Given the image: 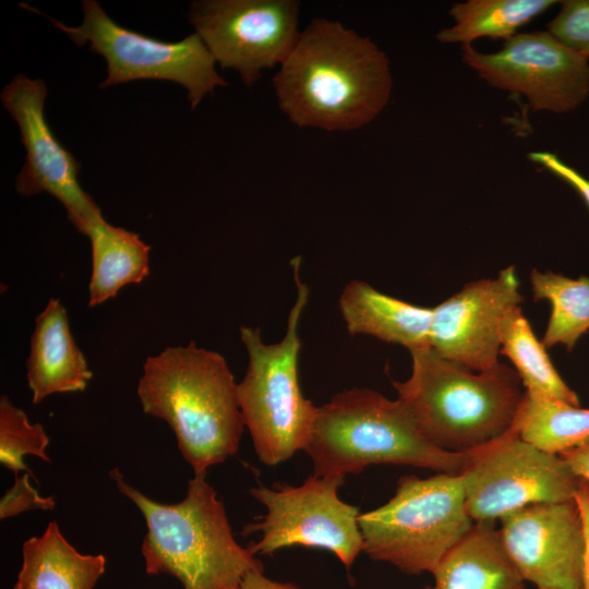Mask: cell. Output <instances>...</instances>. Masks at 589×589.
I'll return each instance as SVG.
<instances>
[{"label":"cell","instance_id":"1","mask_svg":"<svg viewBox=\"0 0 589 589\" xmlns=\"http://www.w3.org/2000/svg\"><path fill=\"white\" fill-rule=\"evenodd\" d=\"M277 103L297 127L352 131L373 121L393 87L389 59L369 37L314 19L273 77Z\"/></svg>","mask_w":589,"mask_h":589},{"label":"cell","instance_id":"2","mask_svg":"<svg viewBox=\"0 0 589 589\" xmlns=\"http://www.w3.org/2000/svg\"><path fill=\"white\" fill-rule=\"evenodd\" d=\"M136 393L143 411L171 428L194 474L238 452L245 426L238 384L218 352L194 341L167 347L145 360Z\"/></svg>","mask_w":589,"mask_h":589},{"label":"cell","instance_id":"3","mask_svg":"<svg viewBox=\"0 0 589 589\" xmlns=\"http://www.w3.org/2000/svg\"><path fill=\"white\" fill-rule=\"evenodd\" d=\"M109 476L146 521L141 551L147 574L173 576L184 589H238L249 573L264 572L255 554L233 538L224 503L206 474H194L185 497L176 504L149 498L118 468Z\"/></svg>","mask_w":589,"mask_h":589},{"label":"cell","instance_id":"4","mask_svg":"<svg viewBox=\"0 0 589 589\" xmlns=\"http://www.w3.org/2000/svg\"><path fill=\"white\" fill-rule=\"evenodd\" d=\"M410 353V377L393 381V386L433 445L452 453H468L512 428L525 394L515 370L498 363L491 370L472 371L441 357L431 347Z\"/></svg>","mask_w":589,"mask_h":589},{"label":"cell","instance_id":"5","mask_svg":"<svg viewBox=\"0 0 589 589\" xmlns=\"http://www.w3.org/2000/svg\"><path fill=\"white\" fill-rule=\"evenodd\" d=\"M313 474L345 477L393 464L459 474L472 452L452 453L429 442L400 399L369 388L340 392L317 407L308 446Z\"/></svg>","mask_w":589,"mask_h":589},{"label":"cell","instance_id":"6","mask_svg":"<svg viewBox=\"0 0 589 589\" xmlns=\"http://www.w3.org/2000/svg\"><path fill=\"white\" fill-rule=\"evenodd\" d=\"M297 298L287 330L276 344H265L260 328L240 327L248 369L238 383V400L260 461L276 466L305 450L317 407L305 398L298 378L301 341L298 333L310 291L300 279V259L291 261Z\"/></svg>","mask_w":589,"mask_h":589},{"label":"cell","instance_id":"7","mask_svg":"<svg viewBox=\"0 0 589 589\" xmlns=\"http://www.w3.org/2000/svg\"><path fill=\"white\" fill-rule=\"evenodd\" d=\"M363 552L401 572L419 575L441 560L474 526L460 474L405 476L384 505L359 515Z\"/></svg>","mask_w":589,"mask_h":589},{"label":"cell","instance_id":"8","mask_svg":"<svg viewBox=\"0 0 589 589\" xmlns=\"http://www.w3.org/2000/svg\"><path fill=\"white\" fill-rule=\"evenodd\" d=\"M82 8L83 22L79 26L47 17L77 46H87L105 58L107 75L101 88L137 80H167L187 89L194 109L204 96L227 85L196 33L179 41H161L119 25L95 0H84Z\"/></svg>","mask_w":589,"mask_h":589},{"label":"cell","instance_id":"9","mask_svg":"<svg viewBox=\"0 0 589 589\" xmlns=\"http://www.w3.org/2000/svg\"><path fill=\"white\" fill-rule=\"evenodd\" d=\"M459 474L474 522H494L532 504L573 501L580 480L561 456L524 441L513 425L474 449Z\"/></svg>","mask_w":589,"mask_h":589},{"label":"cell","instance_id":"10","mask_svg":"<svg viewBox=\"0 0 589 589\" xmlns=\"http://www.w3.org/2000/svg\"><path fill=\"white\" fill-rule=\"evenodd\" d=\"M344 482L341 476L313 474L299 486L250 489L251 495L266 508L260 522L249 524L243 529L244 534H262L249 546L250 551L265 555L302 545L329 551L350 568L363 551V539L358 507L338 496Z\"/></svg>","mask_w":589,"mask_h":589},{"label":"cell","instance_id":"11","mask_svg":"<svg viewBox=\"0 0 589 589\" xmlns=\"http://www.w3.org/2000/svg\"><path fill=\"white\" fill-rule=\"evenodd\" d=\"M462 60L489 85L524 95L533 111H574L589 97V60L548 31L517 33L491 53L462 45Z\"/></svg>","mask_w":589,"mask_h":589},{"label":"cell","instance_id":"12","mask_svg":"<svg viewBox=\"0 0 589 589\" xmlns=\"http://www.w3.org/2000/svg\"><path fill=\"white\" fill-rule=\"evenodd\" d=\"M294 0H202L189 20L216 63L236 70L247 86L281 64L299 38Z\"/></svg>","mask_w":589,"mask_h":589},{"label":"cell","instance_id":"13","mask_svg":"<svg viewBox=\"0 0 589 589\" xmlns=\"http://www.w3.org/2000/svg\"><path fill=\"white\" fill-rule=\"evenodd\" d=\"M46 97L45 82L22 73L1 92V101L16 122L26 151L15 189L23 196L49 193L62 204L76 230L87 236L103 214L79 182L80 163L57 140L45 118Z\"/></svg>","mask_w":589,"mask_h":589},{"label":"cell","instance_id":"14","mask_svg":"<svg viewBox=\"0 0 589 589\" xmlns=\"http://www.w3.org/2000/svg\"><path fill=\"white\" fill-rule=\"evenodd\" d=\"M500 521L502 545L525 581L582 589L585 534L575 500L528 505Z\"/></svg>","mask_w":589,"mask_h":589},{"label":"cell","instance_id":"15","mask_svg":"<svg viewBox=\"0 0 589 589\" xmlns=\"http://www.w3.org/2000/svg\"><path fill=\"white\" fill-rule=\"evenodd\" d=\"M522 301L515 266L466 284L432 308L430 347L472 371L491 370L500 363L503 318Z\"/></svg>","mask_w":589,"mask_h":589},{"label":"cell","instance_id":"16","mask_svg":"<svg viewBox=\"0 0 589 589\" xmlns=\"http://www.w3.org/2000/svg\"><path fill=\"white\" fill-rule=\"evenodd\" d=\"M26 370L34 405L53 394L83 392L93 377L60 299H50L36 317Z\"/></svg>","mask_w":589,"mask_h":589},{"label":"cell","instance_id":"17","mask_svg":"<svg viewBox=\"0 0 589 589\" xmlns=\"http://www.w3.org/2000/svg\"><path fill=\"white\" fill-rule=\"evenodd\" d=\"M338 306L351 335H370L409 351L430 347L432 308L385 294L362 280L345 286Z\"/></svg>","mask_w":589,"mask_h":589},{"label":"cell","instance_id":"18","mask_svg":"<svg viewBox=\"0 0 589 589\" xmlns=\"http://www.w3.org/2000/svg\"><path fill=\"white\" fill-rule=\"evenodd\" d=\"M423 589H526L494 522H476L432 572Z\"/></svg>","mask_w":589,"mask_h":589},{"label":"cell","instance_id":"19","mask_svg":"<svg viewBox=\"0 0 589 589\" xmlns=\"http://www.w3.org/2000/svg\"><path fill=\"white\" fill-rule=\"evenodd\" d=\"M23 562L13 589H94L106 569L101 554L80 553L51 521L22 546Z\"/></svg>","mask_w":589,"mask_h":589},{"label":"cell","instance_id":"20","mask_svg":"<svg viewBox=\"0 0 589 589\" xmlns=\"http://www.w3.org/2000/svg\"><path fill=\"white\" fill-rule=\"evenodd\" d=\"M87 237L92 247L88 306L103 304L123 287L140 284L148 276L151 248L137 233L101 217L91 226Z\"/></svg>","mask_w":589,"mask_h":589},{"label":"cell","instance_id":"21","mask_svg":"<svg viewBox=\"0 0 589 589\" xmlns=\"http://www.w3.org/2000/svg\"><path fill=\"white\" fill-rule=\"evenodd\" d=\"M513 428L524 441L560 456L589 441V409L525 390Z\"/></svg>","mask_w":589,"mask_h":589},{"label":"cell","instance_id":"22","mask_svg":"<svg viewBox=\"0 0 589 589\" xmlns=\"http://www.w3.org/2000/svg\"><path fill=\"white\" fill-rule=\"evenodd\" d=\"M555 0H468L455 3L449 15L454 25L441 29L436 39L444 44H472L490 37L507 40L517 31L556 4Z\"/></svg>","mask_w":589,"mask_h":589},{"label":"cell","instance_id":"23","mask_svg":"<svg viewBox=\"0 0 589 589\" xmlns=\"http://www.w3.org/2000/svg\"><path fill=\"white\" fill-rule=\"evenodd\" d=\"M500 353L513 363L526 392L580 406L577 394L554 368L520 305L510 309L503 318Z\"/></svg>","mask_w":589,"mask_h":589},{"label":"cell","instance_id":"24","mask_svg":"<svg viewBox=\"0 0 589 589\" xmlns=\"http://www.w3.org/2000/svg\"><path fill=\"white\" fill-rule=\"evenodd\" d=\"M530 284L533 301L546 300L551 304L542 344L546 349L560 344L572 351L578 339L589 330V277L574 279L533 268Z\"/></svg>","mask_w":589,"mask_h":589},{"label":"cell","instance_id":"25","mask_svg":"<svg viewBox=\"0 0 589 589\" xmlns=\"http://www.w3.org/2000/svg\"><path fill=\"white\" fill-rule=\"evenodd\" d=\"M49 437L40 423H31L27 414L12 404L8 396L0 398V462L19 476L31 473L24 462L27 455L46 462L51 459L46 453Z\"/></svg>","mask_w":589,"mask_h":589},{"label":"cell","instance_id":"26","mask_svg":"<svg viewBox=\"0 0 589 589\" xmlns=\"http://www.w3.org/2000/svg\"><path fill=\"white\" fill-rule=\"evenodd\" d=\"M548 32L564 46L589 60V0L561 1Z\"/></svg>","mask_w":589,"mask_h":589},{"label":"cell","instance_id":"27","mask_svg":"<svg viewBox=\"0 0 589 589\" xmlns=\"http://www.w3.org/2000/svg\"><path fill=\"white\" fill-rule=\"evenodd\" d=\"M56 507L52 496H41L29 482V473L15 476L14 484L0 501V518L5 519L29 509L51 510Z\"/></svg>","mask_w":589,"mask_h":589},{"label":"cell","instance_id":"28","mask_svg":"<svg viewBox=\"0 0 589 589\" xmlns=\"http://www.w3.org/2000/svg\"><path fill=\"white\" fill-rule=\"evenodd\" d=\"M528 158L572 187L589 209V179L551 152H531Z\"/></svg>","mask_w":589,"mask_h":589},{"label":"cell","instance_id":"29","mask_svg":"<svg viewBox=\"0 0 589 589\" xmlns=\"http://www.w3.org/2000/svg\"><path fill=\"white\" fill-rule=\"evenodd\" d=\"M582 521L585 534V553L582 564V589H589V482L579 480L574 497Z\"/></svg>","mask_w":589,"mask_h":589},{"label":"cell","instance_id":"30","mask_svg":"<svg viewBox=\"0 0 589 589\" xmlns=\"http://www.w3.org/2000/svg\"><path fill=\"white\" fill-rule=\"evenodd\" d=\"M560 456L578 479L589 482V441Z\"/></svg>","mask_w":589,"mask_h":589},{"label":"cell","instance_id":"31","mask_svg":"<svg viewBox=\"0 0 589 589\" xmlns=\"http://www.w3.org/2000/svg\"><path fill=\"white\" fill-rule=\"evenodd\" d=\"M238 589H299L289 582L274 581L264 576L263 570L249 573Z\"/></svg>","mask_w":589,"mask_h":589}]
</instances>
